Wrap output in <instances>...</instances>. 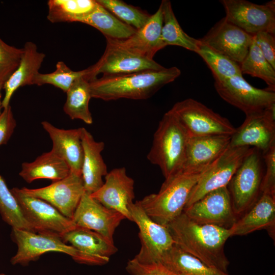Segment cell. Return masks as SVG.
<instances>
[{"label":"cell","instance_id":"f1b7e54d","mask_svg":"<svg viewBox=\"0 0 275 275\" xmlns=\"http://www.w3.org/2000/svg\"><path fill=\"white\" fill-rule=\"evenodd\" d=\"M159 262L177 275H231L207 266L175 244Z\"/></svg>","mask_w":275,"mask_h":275},{"label":"cell","instance_id":"74e56055","mask_svg":"<svg viewBox=\"0 0 275 275\" xmlns=\"http://www.w3.org/2000/svg\"><path fill=\"white\" fill-rule=\"evenodd\" d=\"M22 52V48L9 45L0 38V84L4 85L17 69Z\"/></svg>","mask_w":275,"mask_h":275},{"label":"cell","instance_id":"f6af8a7d","mask_svg":"<svg viewBox=\"0 0 275 275\" xmlns=\"http://www.w3.org/2000/svg\"><path fill=\"white\" fill-rule=\"evenodd\" d=\"M273 275H275L274 273Z\"/></svg>","mask_w":275,"mask_h":275},{"label":"cell","instance_id":"30bf717a","mask_svg":"<svg viewBox=\"0 0 275 275\" xmlns=\"http://www.w3.org/2000/svg\"><path fill=\"white\" fill-rule=\"evenodd\" d=\"M252 149L244 146H229L202 174L193 188L185 207L207 193L228 185L233 176Z\"/></svg>","mask_w":275,"mask_h":275},{"label":"cell","instance_id":"d590c367","mask_svg":"<svg viewBox=\"0 0 275 275\" xmlns=\"http://www.w3.org/2000/svg\"><path fill=\"white\" fill-rule=\"evenodd\" d=\"M96 2L118 19L135 30L141 28L150 15L139 8L120 0H97Z\"/></svg>","mask_w":275,"mask_h":275},{"label":"cell","instance_id":"7c38bea8","mask_svg":"<svg viewBox=\"0 0 275 275\" xmlns=\"http://www.w3.org/2000/svg\"><path fill=\"white\" fill-rule=\"evenodd\" d=\"M219 96L245 115L262 112L275 104V92L252 86L242 76L215 81Z\"/></svg>","mask_w":275,"mask_h":275},{"label":"cell","instance_id":"d6a6232c","mask_svg":"<svg viewBox=\"0 0 275 275\" xmlns=\"http://www.w3.org/2000/svg\"><path fill=\"white\" fill-rule=\"evenodd\" d=\"M240 67L242 74L261 78L267 84L266 89L275 92V69L265 58L254 37L246 57L240 64Z\"/></svg>","mask_w":275,"mask_h":275},{"label":"cell","instance_id":"d4e9b609","mask_svg":"<svg viewBox=\"0 0 275 275\" xmlns=\"http://www.w3.org/2000/svg\"><path fill=\"white\" fill-rule=\"evenodd\" d=\"M41 125L52 140V150L67 163L71 172L81 175L84 153L81 127L61 129L47 121H42Z\"/></svg>","mask_w":275,"mask_h":275},{"label":"cell","instance_id":"83f0119b","mask_svg":"<svg viewBox=\"0 0 275 275\" xmlns=\"http://www.w3.org/2000/svg\"><path fill=\"white\" fill-rule=\"evenodd\" d=\"M75 22L90 25L101 32L106 39L112 40L126 39L136 30L120 20L97 2L92 11L77 18Z\"/></svg>","mask_w":275,"mask_h":275},{"label":"cell","instance_id":"ffe728a7","mask_svg":"<svg viewBox=\"0 0 275 275\" xmlns=\"http://www.w3.org/2000/svg\"><path fill=\"white\" fill-rule=\"evenodd\" d=\"M231 136L210 135L189 137L182 172L202 173L229 146Z\"/></svg>","mask_w":275,"mask_h":275},{"label":"cell","instance_id":"9c48e42d","mask_svg":"<svg viewBox=\"0 0 275 275\" xmlns=\"http://www.w3.org/2000/svg\"><path fill=\"white\" fill-rule=\"evenodd\" d=\"M129 209L132 221L139 227L141 244L139 253L133 259L143 264L159 262L175 244L168 228L153 221L139 201L133 202Z\"/></svg>","mask_w":275,"mask_h":275},{"label":"cell","instance_id":"44dd1931","mask_svg":"<svg viewBox=\"0 0 275 275\" xmlns=\"http://www.w3.org/2000/svg\"><path fill=\"white\" fill-rule=\"evenodd\" d=\"M162 23V11L160 5L144 25L136 30L129 38L124 40L106 39V40L133 53L153 59L155 53L166 47L161 39Z\"/></svg>","mask_w":275,"mask_h":275},{"label":"cell","instance_id":"7402d4cb","mask_svg":"<svg viewBox=\"0 0 275 275\" xmlns=\"http://www.w3.org/2000/svg\"><path fill=\"white\" fill-rule=\"evenodd\" d=\"M229 229L231 236L245 235L264 229L274 240L275 196L261 194L255 204Z\"/></svg>","mask_w":275,"mask_h":275},{"label":"cell","instance_id":"60d3db41","mask_svg":"<svg viewBox=\"0 0 275 275\" xmlns=\"http://www.w3.org/2000/svg\"><path fill=\"white\" fill-rule=\"evenodd\" d=\"M253 37L265 58L275 69L274 35L266 32H260Z\"/></svg>","mask_w":275,"mask_h":275},{"label":"cell","instance_id":"6da1fadb","mask_svg":"<svg viewBox=\"0 0 275 275\" xmlns=\"http://www.w3.org/2000/svg\"><path fill=\"white\" fill-rule=\"evenodd\" d=\"M167 227L175 245L207 266L228 272L230 262L224 247L231 237L229 229L197 223L183 212Z\"/></svg>","mask_w":275,"mask_h":275},{"label":"cell","instance_id":"cb8c5ba5","mask_svg":"<svg viewBox=\"0 0 275 275\" xmlns=\"http://www.w3.org/2000/svg\"><path fill=\"white\" fill-rule=\"evenodd\" d=\"M61 237L65 243L91 259L94 265L106 264L110 257L118 251L113 241L87 229L77 227Z\"/></svg>","mask_w":275,"mask_h":275},{"label":"cell","instance_id":"4316f807","mask_svg":"<svg viewBox=\"0 0 275 275\" xmlns=\"http://www.w3.org/2000/svg\"><path fill=\"white\" fill-rule=\"evenodd\" d=\"M70 173L67 163L51 150L42 154L32 162L22 163L19 175L30 183L41 179L55 182L65 178Z\"/></svg>","mask_w":275,"mask_h":275},{"label":"cell","instance_id":"e0dca14e","mask_svg":"<svg viewBox=\"0 0 275 275\" xmlns=\"http://www.w3.org/2000/svg\"><path fill=\"white\" fill-rule=\"evenodd\" d=\"M199 40L202 44L240 64L249 51L253 36L224 17Z\"/></svg>","mask_w":275,"mask_h":275},{"label":"cell","instance_id":"ee69618b","mask_svg":"<svg viewBox=\"0 0 275 275\" xmlns=\"http://www.w3.org/2000/svg\"><path fill=\"white\" fill-rule=\"evenodd\" d=\"M0 275H6V274H5L4 273H0Z\"/></svg>","mask_w":275,"mask_h":275},{"label":"cell","instance_id":"4fadbf2b","mask_svg":"<svg viewBox=\"0 0 275 275\" xmlns=\"http://www.w3.org/2000/svg\"><path fill=\"white\" fill-rule=\"evenodd\" d=\"M183 212L194 222L230 229L238 219L233 210L227 187L210 191L184 208Z\"/></svg>","mask_w":275,"mask_h":275},{"label":"cell","instance_id":"ba28073f","mask_svg":"<svg viewBox=\"0 0 275 275\" xmlns=\"http://www.w3.org/2000/svg\"><path fill=\"white\" fill-rule=\"evenodd\" d=\"M106 41V47L101 58L96 63L86 68L87 74L84 77L89 82L96 79L100 74H102V77H113L165 68L153 59L142 57Z\"/></svg>","mask_w":275,"mask_h":275},{"label":"cell","instance_id":"f546056e","mask_svg":"<svg viewBox=\"0 0 275 275\" xmlns=\"http://www.w3.org/2000/svg\"><path fill=\"white\" fill-rule=\"evenodd\" d=\"M67 98L63 110L71 119H79L87 124L93 123L89 110V102L92 98L90 82L81 76L73 83L66 92Z\"/></svg>","mask_w":275,"mask_h":275},{"label":"cell","instance_id":"8992f818","mask_svg":"<svg viewBox=\"0 0 275 275\" xmlns=\"http://www.w3.org/2000/svg\"><path fill=\"white\" fill-rule=\"evenodd\" d=\"M260 151L252 148L227 186L234 213L238 217L260 197L263 176Z\"/></svg>","mask_w":275,"mask_h":275},{"label":"cell","instance_id":"8d00e7d4","mask_svg":"<svg viewBox=\"0 0 275 275\" xmlns=\"http://www.w3.org/2000/svg\"><path fill=\"white\" fill-rule=\"evenodd\" d=\"M86 74V69L73 71L64 62L59 61L57 63L56 69L53 72L45 74L39 73L34 79L33 85L41 86L49 84L66 93L75 80L85 76Z\"/></svg>","mask_w":275,"mask_h":275},{"label":"cell","instance_id":"ab89813d","mask_svg":"<svg viewBox=\"0 0 275 275\" xmlns=\"http://www.w3.org/2000/svg\"><path fill=\"white\" fill-rule=\"evenodd\" d=\"M125 268L131 275H177L159 262L143 264L132 259L128 261Z\"/></svg>","mask_w":275,"mask_h":275},{"label":"cell","instance_id":"5bb4252c","mask_svg":"<svg viewBox=\"0 0 275 275\" xmlns=\"http://www.w3.org/2000/svg\"><path fill=\"white\" fill-rule=\"evenodd\" d=\"M275 145V104L262 112L246 115L231 136V147L252 146L262 153Z\"/></svg>","mask_w":275,"mask_h":275},{"label":"cell","instance_id":"d6986e66","mask_svg":"<svg viewBox=\"0 0 275 275\" xmlns=\"http://www.w3.org/2000/svg\"><path fill=\"white\" fill-rule=\"evenodd\" d=\"M105 182L95 192L90 194L105 207L116 210L132 221L129 206L134 198L133 179L124 167L115 168L107 173Z\"/></svg>","mask_w":275,"mask_h":275},{"label":"cell","instance_id":"52a82bcc","mask_svg":"<svg viewBox=\"0 0 275 275\" xmlns=\"http://www.w3.org/2000/svg\"><path fill=\"white\" fill-rule=\"evenodd\" d=\"M171 110L179 119L189 137L231 136L236 130L227 118L192 98L176 103Z\"/></svg>","mask_w":275,"mask_h":275},{"label":"cell","instance_id":"484cf974","mask_svg":"<svg viewBox=\"0 0 275 275\" xmlns=\"http://www.w3.org/2000/svg\"><path fill=\"white\" fill-rule=\"evenodd\" d=\"M22 49L17 69L4 84L5 95L2 102L3 109L10 105L11 97L18 88L33 85L46 56L44 53L38 51L36 44L32 42H26Z\"/></svg>","mask_w":275,"mask_h":275},{"label":"cell","instance_id":"f35d334b","mask_svg":"<svg viewBox=\"0 0 275 275\" xmlns=\"http://www.w3.org/2000/svg\"><path fill=\"white\" fill-rule=\"evenodd\" d=\"M266 165V171L263 174L261 191L275 196V145L266 152L262 153Z\"/></svg>","mask_w":275,"mask_h":275},{"label":"cell","instance_id":"9a60e30c","mask_svg":"<svg viewBox=\"0 0 275 275\" xmlns=\"http://www.w3.org/2000/svg\"><path fill=\"white\" fill-rule=\"evenodd\" d=\"M226 19L254 36L260 32L275 34V9L267 4L258 5L245 0H222Z\"/></svg>","mask_w":275,"mask_h":275},{"label":"cell","instance_id":"2e32d148","mask_svg":"<svg viewBox=\"0 0 275 275\" xmlns=\"http://www.w3.org/2000/svg\"><path fill=\"white\" fill-rule=\"evenodd\" d=\"M21 189L29 196L47 202L63 215L71 219L85 193L81 175L71 172L65 178L52 182L47 186Z\"/></svg>","mask_w":275,"mask_h":275},{"label":"cell","instance_id":"1f68e13d","mask_svg":"<svg viewBox=\"0 0 275 275\" xmlns=\"http://www.w3.org/2000/svg\"><path fill=\"white\" fill-rule=\"evenodd\" d=\"M94 0H49L47 18L52 23L72 22L95 8Z\"/></svg>","mask_w":275,"mask_h":275},{"label":"cell","instance_id":"ac0fdd59","mask_svg":"<svg viewBox=\"0 0 275 275\" xmlns=\"http://www.w3.org/2000/svg\"><path fill=\"white\" fill-rule=\"evenodd\" d=\"M124 219L122 214L105 207L85 192L72 220L77 227L95 231L114 242L115 230Z\"/></svg>","mask_w":275,"mask_h":275},{"label":"cell","instance_id":"4dcf8cb0","mask_svg":"<svg viewBox=\"0 0 275 275\" xmlns=\"http://www.w3.org/2000/svg\"><path fill=\"white\" fill-rule=\"evenodd\" d=\"M160 5L163 15L161 39L164 46H178L196 53L200 40L190 37L182 30L174 14L171 2L163 0Z\"/></svg>","mask_w":275,"mask_h":275},{"label":"cell","instance_id":"8fae6325","mask_svg":"<svg viewBox=\"0 0 275 275\" xmlns=\"http://www.w3.org/2000/svg\"><path fill=\"white\" fill-rule=\"evenodd\" d=\"M11 191L24 218L36 232H50L61 236L77 227L71 219L47 202L29 196L17 187L12 188Z\"/></svg>","mask_w":275,"mask_h":275},{"label":"cell","instance_id":"b9f144b4","mask_svg":"<svg viewBox=\"0 0 275 275\" xmlns=\"http://www.w3.org/2000/svg\"><path fill=\"white\" fill-rule=\"evenodd\" d=\"M16 126V122L10 105L3 108L0 114V146L7 143Z\"/></svg>","mask_w":275,"mask_h":275},{"label":"cell","instance_id":"3957f363","mask_svg":"<svg viewBox=\"0 0 275 275\" xmlns=\"http://www.w3.org/2000/svg\"><path fill=\"white\" fill-rule=\"evenodd\" d=\"M189 136L170 109L163 116L153 135L147 158L159 167L165 179L182 172Z\"/></svg>","mask_w":275,"mask_h":275},{"label":"cell","instance_id":"603a6c76","mask_svg":"<svg viewBox=\"0 0 275 275\" xmlns=\"http://www.w3.org/2000/svg\"><path fill=\"white\" fill-rule=\"evenodd\" d=\"M80 136L84 153L81 176L85 192L92 194L103 185L102 178L108 173L101 155L105 144L96 141L84 127H81Z\"/></svg>","mask_w":275,"mask_h":275},{"label":"cell","instance_id":"836d02e7","mask_svg":"<svg viewBox=\"0 0 275 275\" xmlns=\"http://www.w3.org/2000/svg\"><path fill=\"white\" fill-rule=\"evenodd\" d=\"M196 53L209 67L215 81H222L233 76L242 75L239 64L215 52L201 42Z\"/></svg>","mask_w":275,"mask_h":275},{"label":"cell","instance_id":"7bdbcfd3","mask_svg":"<svg viewBox=\"0 0 275 275\" xmlns=\"http://www.w3.org/2000/svg\"><path fill=\"white\" fill-rule=\"evenodd\" d=\"M3 86L4 85L3 84H0V114L1 113V109L2 108V93H1V91H2V90L3 89Z\"/></svg>","mask_w":275,"mask_h":275},{"label":"cell","instance_id":"277c9868","mask_svg":"<svg viewBox=\"0 0 275 275\" xmlns=\"http://www.w3.org/2000/svg\"><path fill=\"white\" fill-rule=\"evenodd\" d=\"M203 172H180L165 179L157 194L147 195L139 202L153 221L167 227L183 212L193 188Z\"/></svg>","mask_w":275,"mask_h":275},{"label":"cell","instance_id":"5b68a950","mask_svg":"<svg viewBox=\"0 0 275 275\" xmlns=\"http://www.w3.org/2000/svg\"><path fill=\"white\" fill-rule=\"evenodd\" d=\"M11 236L17 246L16 254L10 260L12 265H27L38 260L42 255L53 252L68 255L79 263L94 265L91 259L65 243L57 233L12 228Z\"/></svg>","mask_w":275,"mask_h":275},{"label":"cell","instance_id":"7a4b0ae2","mask_svg":"<svg viewBox=\"0 0 275 275\" xmlns=\"http://www.w3.org/2000/svg\"><path fill=\"white\" fill-rule=\"evenodd\" d=\"M180 74L178 68L172 67L159 71L97 78L90 82L91 96L104 101L121 98L146 99Z\"/></svg>","mask_w":275,"mask_h":275},{"label":"cell","instance_id":"e575fe53","mask_svg":"<svg viewBox=\"0 0 275 275\" xmlns=\"http://www.w3.org/2000/svg\"><path fill=\"white\" fill-rule=\"evenodd\" d=\"M0 214L3 220L12 228L36 232L24 218L13 195L0 176Z\"/></svg>","mask_w":275,"mask_h":275}]
</instances>
